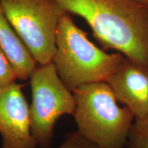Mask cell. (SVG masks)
I'll return each instance as SVG.
<instances>
[{
  "label": "cell",
  "mask_w": 148,
  "mask_h": 148,
  "mask_svg": "<svg viewBox=\"0 0 148 148\" xmlns=\"http://www.w3.org/2000/svg\"><path fill=\"white\" fill-rule=\"evenodd\" d=\"M82 17L105 49L148 65V5L134 0H54Z\"/></svg>",
  "instance_id": "obj_1"
},
{
  "label": "cell",
  "mask_w": 148,
  "mask_h": 148,
  "mask_svg": "<svg viewBox=\"0 0 148 148\" xmlns=\"http://www.w3.org/2000/svg\"><path fill=\"white\" fill-rule=\"evenodd\" d=\"M56 46L52 63L61 81L71 92L83 85L106 82L125 58L119 53H108L97 47L66 12L59 20Z\"/></svg>",
  "instance_id": "obj_2"
},
{
  "label": "cell",
  "mask_w": 148,
  "mask_h": 148,
  "mask_svg": "<svg viewBox=\"0 0 148 148\" xmlns=\"http://www.w3.org/2000/svg\"><path fill=\"white\" fill-rule=\"evenodd\" d=\"M77 132L99 148H123L134 122L125 106H120L106 82L85 84L72 91Z\"/></svg>",
  "instance_id": "obj_3"
},
{
  "label": "cell",
  "mask_w": 148,
  "mask_h": 148,
  "mask_svg": "<svg viewBox=\"0 0 148 148\" xmlns=\"http://www.w3.org/2000/svg\"><path fill=\"white\" fill-rule=\"evenodd\" d=\"M16 34L39 65L52 62L59 20L64 11L54 0H0Z\"/></svg>",
  "instance_id": "obj_4"
},
{
  "label": "cell",
  "mask_w": 148,
  "mask_h": 148,
  "mask_svg": "<svg viewBox=\"0 0 148 148\" xmlns=\"http://www.w3.org/2000/svg\"><path fill=\"white\" fill-rule=\"evenodd\" d=\"M29 79L31 132L36 147L50 148L53 130L59 118L65 114L73 115L75 97L61 81L52 62L38 64Z\"/></svg>",
  "instance_id": "obj_5"
},
{
  "label": "cell",
  "mask_w": 148,
  "mask_h": 148,
  "mask_svg": "<svg viewBox=\"0 0 148 148\" xmlns=\"http://www.w3.org/2000/svg\"><path fill=\"white\" fill-rule=\"evenodd\" d=\"M14 82L0 86V134L2 148H36L31 132L29 106L22 88Z\"/></svg>",
  "instance_id": "obj_6"
},
{
  "label": "cell",
  "mask_w": 148,
  "mask_h": 148,
  "mask_svg": "<svg viewBox=\"0 0 148 148\" xmlns=\"http://www.w3.org/2000/svg\"><path fill=\"white\" fill-rule=\"evenodd\" d=\"M106 82L134 121L148 120V65L125 57Z\"/></svg>",
  "instance_id": "obj_7"
},
{
  "label": "cell",
  "mask_w": 148,
  "mask_h": 148,
  "mask_svg": "<svg viewBox=\"0 0 148 148\" xmlns=\"http://www.w3.org/2000/svg\"><path fill=\"white\" fill-rule=\"evenodd\" d=\"M0 45L20 80L29 79L38 65L5 16L0 1Z\"/></svg>",
  "instance_id": "obj_8"
},
{
  "label": "cell",
  "mask_w": 148,
  "mask_h": 148,
  "mask_svg": "<svg viewBox=\"0 0 148 148\" xmlns=\"http://www.w3.org/2000/svg\"><path fill=\"white\" fill-rule=\"evenodd\" d=\"M126 145L127 148H148V120L134 121Z\"/></svg>",
  "instance_id": "obj_9"
},
{
  "label": "cell",
  "mask_w": 148,
  "mask_h": 148,
  "mask_svg": "<svg viewBox=\"0 0 148 148\" xmlns=\"http://www.w3.org/2000/svg\"><path fill=\"white\" fill-rule=\"evenodd\" d=\"M16 79L13 67L0 45V86L15 82Z\"/></svg>",
  "instance_id": "obj_10"
},
{
  "label": "cell",
  "mask_w": 148,
  "mask_h": 148,
  "mask_svg": "<svg viewBox=\"0 0 148 148\" xmlns=\"http://www.w3.org/2000/svg\"><path fill=\"white\" fill-rule=\"evenodd\" d=\"M57 148H99L90 140L86 139L77 131L69 133L61 145Z\"/></svg>",
  "instance_id": "obj_11"
},
{
  "label": "cell",
  "mask_w": 148,
  "mask_h": 148,
  "mask_svg": "<svg viewBox=\"0 0 148 148\" xmlns=\"http://www.w3.org/2000/svg\"><path fill=\"white\" fill-rule=\"evenodd\" d=\"M134 1H138V2L143 3V4L148 5V0H134Z\"/></svg>",
  "instance_id": "obj_12"
}]
</instances>
